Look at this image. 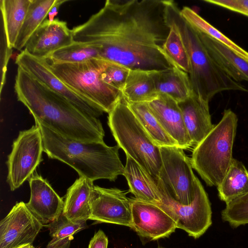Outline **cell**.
<instances>
[{
  "instance_id": "cell-31",
  "label": "cell",
  "mask_w": 248,
  "mask_h": 248,
  "mask_svg": "<svg viewBox=\"0 0 248 248\" xmlns=\"http://www.w3.org/2000/svg\"><path fill=\"white\" fill-rule=\"evenodd\" d=\"M168 21L170 31L163 46V50L176 67L188 74L190 64L185 44L176 26L168 19Z\"/></svg>"
},
{
  "instance_id": "cell-30",
  "label": "cell",
  "mask_w": 248,
  "mask_h": 248,
  "mask_svg": "<svg viewBox=\"0 0 248 248\" xmlns=\"http://www.w3.org/2000/svg\"><path fill=\"white\" fill-rule=\"evenodd\" d=\"M182 17L200 32L224 44L238 55L248 62V52L237 45L221 31L212 26L190 8L180 9Z\"/></svg>"
},
{
  "instance_id": "cell-28",
  "label": "cell",
  "mask_w": 248,
  "mask_h": 248,
  "mask_svg": "<svg viewBox=\"0 0 248 248\" xmlns=\"http://www.w3.org/2000/svg\"><path fill=\"white\" fill-rule=\"evenodd\" d=\"M98 45L75 41L52 53L46 60L50 63H77L100 59Z\"/></svg>"
},
{
  "instance_id": "cell-26",
  "label": "cell",
  "mask_w": 248,
  "mask_h": 248,
  "mask_svg": "<svg viewBox=\"0 0 248 248\" xmlns=\"http://www.w3.org/2000/svg\"><path fill=\"white\" fill-rule=\"evenodd\" d=\"M127 104L145 131L156 145L159 147L178 146L177 142L162 127L147 102Z\"/></svg>"
},
{
  "instance_id": "cell-6",
  "label": "cell",
  "mask_w": 248,
  "mask_h": 248,
  "mask_svg": "<svg viewBox=\"0 0 248 248\" xmlns=\"http://www.w3.org/2000/svg\"><path fill=\"white\" fill-rule=\"evenodd\" d=\"M108 125L126 155L154 178H158L162 164L160 147L145 131L123 96L108 113Z\"/></svg>"
},
{
  "instance_id": "cell-9",
  "label": "cell",
  "mask_w": 248,
  "mask_h": 248,
  "mask_svg": "<svg viewBox=\"0 0 248 248\" xmlns=\"http://www.w3.org/2000/svg\"><path fill=\"white\" fill-rule=\"evenodd\" d=\"M160 150L162 164L158 179L173 200L181 204H190L195 198L197 178L190 158L178 146H162Z\"/></svg>"
},
{
  "instance_id": "cell-33",
  "label": "cell",
  "mask_w": 248,
  "mask_h": 248,
  "mask_svg": "<svg viewBox=\"0 0 248 248\" xmlns=\"http://www.w3.org/2000/svg\"><path fill=\"white\" fill-rule=\"evenodd\" d=\"M130 70L121 64L106 61L100 74L101 79L104 83L122 92Z\"/></svg>"
},
{
  "instance_id": "cell-20",
  "label": "cell",
  "mask_w": 248,
  "mask_h": 248,
  "mask_svg": "<svg viewBox=\"0 0 248 248\" xmlns=\"http://www.w3.org/2000/svg\"><path fill=\"white\" fill-rule=\"evenodd\" d=\"M93 182L79 177L67 190L62 214L68 220L77 222L89 219L94 186Z\"/></svg>"
},
{
  "instance_id": "cell-1",
  "label": "cell",
  "mask_w": 248,
  "mask_h": 248,
  "mask_svg": "<svg viewBox=\"0 0 248 248\" xmlns=\"http://www.w3.org/2000/svg\"><path fill=\"white\" fill-rule=\"evenodd\" d=\"M167 3L107 0L87 21L72 29L74 41L98 45L100 59L131 70L175 66L163 50L170 31Z\"/></svg>"
},
{
  "instance_id": "cell-11",
  "label": "cell",
  "mask_w": 248,
  "mask_h": 248,
  "mask_svg": "<svg viewBox=\"0 0 248 248\" xmlns=\"http://www.w3.org/2000/svg\"><path fill=\"white\" fill-rule=\"evenodd\" d=\"M15 62L18 67L89 115L98 118L103 113L99 107L79 95L61 80L53 72L46 59L32 56L23 49L17 55Z\"/></svg>"
},
{
  "instance_id": "cell-17",
  "label": "cell",
  "mask_w": 248,
  "mask_h": 248,
  "mask_svg": "<svg viewBox=\"0 0 248 248\" xmlns=\"http://www.w3.org/2000/svg\"><path fill=\"white\" fill-rule=\"evenodd\" d=\"M147 103L162 127L179 147L186 149L193 146L177 102L168 95L160 94Z\"/></svg>"
},
{
  "instance_id": "cell-18",
  "label": "cell",
  "mask_w": 248,
  "mask_h": 248,
  "mask_svg": "<svg viewBox=\"0 0 248 248\" xmlns=\"http://www.w3.org/2000/svg\"><path fill=\"white\" fill-rule=\"evenodd\" d=\"M178 103L186 127L195 147L215 126L211 122L209 102L192 93L185 100Z\"/></svg>"
},
{
  "instance_id": "cell-35",
  "label": "cell",
  "mask_w": 248,
  "mask_h": 248,
  "mask_svg": "<svg viewBox=\"0 0 248 248\" xmlns=\"http://www.w3.org/2000/svg\"><path fill=\"white\" fill-rule=\"evenodd\" d=\"M108 237L100 229L90 240L88 248H108Z\"/></svg>"
},
{
  "instance_id": "cell-34",
  "label": "cell",
  "mask_w": 248,
  "mask_h": 248,
  "mask_svg": "<svg viewBox=\"0 0 248 248\" xmlns=\"http://www.w3.org/2000/svg\"><path fill=\"white\" fill-rule=\"evenodd\" d=\"M204 1L248 17V0H205Z\"/></svg>"
},
{
  "instance_id": "cell-23",
  "label": "cell",
  "mask_w": 248,
  "mask_h": 248,
  "mask_svg": "<svg viewBox=\"0 0 248 248\" xmlns=\"http://www.w3.org/2000/svg\"><path fill=\"white\" fill-rule=\"evenodd\" d=\"M154 70H130L122 90L127 103L150 102L158 94L153 77Z\"/></svg>"
},
{
  "instance_id": "cell-29",
  "label": "cell",
  "mask_w": 248,
  "mask_h": 248,
  "mask_svg": "<svg viewBox=\"0 0 248 248\" xmlns=\"http://www.w3.org/2000/svg\"><path fill=\"white\" fill-rule=\"evenodd\" d=\"M46 226L51 238L46 248H70L74 235L85 229L87 224L86 221L72 222L62 213L58 218Z\"/></svg>"
},
{
  "instance_id": "cell-5",
  "label": "cell",
  "mask_w": 248,
  "mask_h": 248,
  "mask_svg": "<svg viewBox=\"0 0 248 248\" xmlns=\"http://www.w3.org/2000/svg\"><path fill=\"white\" fill-rule=\"evenodd\" d=\"M237 121L234 112L225 109L220 122L194 147L190 158L192 168L208 186L217 187L230 168Z\"/></svg>"
},
{
  "instance_id": "cell-37",
  "label": "cell",
  "mask_w": 248,
  "mask_h": 248,
  "mask_svg": "<svg viewBox=\"0 0 248 248\" xmlns=\"http://www.w3.org/2000/svg\"><path fill=\"white\" fill-rule=\"evenodd\" d=\"M17 248H35L32 246V244H26V245L22 246Z\"/></svg>"
},
{
  "instance_id": "cell-2",
  "label": "cell",
  "mask_w": 248,
  "mask_h": 248,
  "mask_svg": "<svg viewBox=\"0 0 248 248\" xmlns=\"http://www.w3.org/2000/svg\"><path fill=\"white\" fill-rule=\"evenodd\" d=\"M14 89L17 100L35 121L64 137L81 141H104L105 132L99 119L82 111L18 67Z\"/></svg>"
},
{
  "instance_id": "cell-3",
  "label": "cell",
  "mask_w": 248,
  "mask_h": 248,
  "mask_svg": "<svg viewBox=\"0 0 248 248\" xmlns=\"http://www.w3.org/2000/svg\"><path fill=\"white\" fill-rule=\"evenodd\" d=\"M43 152L74 169L79 177L93 181L105 179L114 181L124 174V167L119 155L120 147L104 141H81L63 137L37 121Z\"/></svg>"
},
{
  "instance_id": "cell-36",
  "label": "cell",
  "mask_w": 248,
  "mask_h": 248,
  "mask_svg": "<svg viewBox=\"0 0 248 248\" xmlns=\"http://www.w3.org/2000/svg\"><path fill=\"white\" fill-rule=\"evenodd\" d=\"M66 1L67 0H56L55 2L50 8L48 14V19L50 21H53L55 19L54 17L58 14L60 7L62 3Z\"/></svg>"
},
{
  "instance_id": "cell-8",
  "label": "cell",
  "mask_w": 248,
  "mask_h": 248,
  "mask_svg": "<svg viewBox=\"0 0 248 248\" xmlns=\"http://www.w3.org/2000/svg\"><path fill=\"white\" fill-rule=\"evenodd\" d=\"M155 180L160 199L158 206L174 220L177 228L184 230L195 239L204 233L212 224V210L208 195L199 179H196L194 199L188 205L175 202L160 180L158 178Z\"/></svg>"
},
{
  "instance_id": "cell-14",
  "label": "cell",
  "mask_w": 248,
  "mask_h": 248,
  "mask_svg": "<svg viewBox=\"0 0 248 248\" xmlns=\"http://www.w3.org/2000/svg\"><path fill=\"white\" fill-rule=\"evenodd\" d=\"M132 226L137 234L151 240L169 236L177 228L172 217L157 204L130 198Z\"/></svg>"
},
{
  "instance_id": "cell-24",
  "label": "cell",
  "mask_w": 248,
  "mask_h": 248,
  "mask_svg": "<svg viewBox=\"0 0 248 248\" xmlns=\"http://www.w3.org/2000/svg\"><path fill=\"white\" fill-rule=\"evenodd\" d=\"M31 0H0V26L9 48H14Z\"/></svg>"
},
{
  "instance_id": "cell-12",
  "label": "cell",
  "mask_w": 248,
  "mask_h": 248,
  "mask_svg": "<svg viewBox=\"0 0 248 248\" xmlns=\"http://www.w3.org/2000/svg\"><path fill=\"white\" fill-rule=\"evenodd\" d=\"M44 225L23 202H17L0 222V248L32 244Z\"/></svg>"
},
{
  "instance_id": "cell-32",
  "label": "cell",
  "mask_w": 248,
  "mask_h": 248,
  "mask_svg": "<svg viewBox=\"0 0 248 248\" xmlns=\"http://www.w3.org/2000/svg\"><path fill=\"white\" fill-rule=\"evenodd\" d=\"M221 214L233 227L248 224V193L227 203Z\"/></svg>"
},
{
  "instance_id": "cell-16",
  "label": "cell",
  "mask_w": 248,
  "mask_h": 248,
  "mask_svg": "<svg viewBox=\"0 0 248 248\" xmlns=\"http://www.w3.org/2000/svg\"><path fill=\"white\" fill-rule=\"evenodd\" d=\"M30 198L26 205L44 225L54 221L62 213L64 201L48 182L37 173L29 180Z\"/></svg>"
},
{
  "instance_id": "cell-15",
  "label": "cell",
  "mask_w": 248,
  "mask_h": 248,
  "mask_svg": "<svg viewBox=\"0 0 248 248\" xmlns=\"http://www.w3.org/2000/svg\"><path fill=\"white\" fill-rule=\"evenodd\" d=\"M74 42L67 23L56 18L46 19L26 43L24 50L32 56L46 59L52 53Z\"/></svg>"
},
{
  "instance_id": "cell-27",
  "label": "cell",
  "mask_w": 248,
  "mask_h": 248,
  "mask_svg": "<svg viewBox=\"0 0 248 248\" xmlns=\"http://www.w3.org/2000/svg\"><path fill=\"white\" fill-rule=\"evenodd\" d=\"M56 0H31L14 48L21 50L29 39L46 20Z\"/></svg>"
},
{
  "instance_id": "cell-7",
  "label": "cell",
  "mask_w": 248,
  "mask_h": 248,
  "mask_svg": "<svg viewBox=\"0 0 248 248\" xmlns=\"http://www.w3.org/2000/svg\"><path fill=\"white\" fill-rule=\"evenodd\" d=\"M105 62L98 58L77 63H49L55 74L68 87L109 113L123 95L120 90L101 80Z\"/></svg>"
},
{
  "instance_id": "cell-22",
  "label": "cell",
  "mask_w": 248,
  "mask_h": 248,
  "mask_svg": "<svg viewBox=\"0 0 248 248\" xmlns=\"http://www.w3.org/2000/svg\"><path fill=\"white\" fill-rule=\"evenodd\" d=\"M153 77L158 94L168 95L177 103L193 93L188 73L177 67L154 70Z\"/></svg>"
},
{
  "instance_id": "cell-10",
  "label": "cell",
  "mask_w": 248,
  "mask_h": 248,
  "mask_svg": "<svg viewBox=\"0 0 248 248\" xmlns=\"http://www.w3.org/2000/svg\"><path fill=\"white\" fill-rule=\"evenodd\" d=\"M42 135L36 125L19 132L8 156L7 182L11 191L19 188L34 174L42 161Z\"/></svg>"
},
{
  "instance_id": "cell-13",
  "label": "cell",
  "mask_w": 248,
  "mask_h": 248,
  "mask_svg": "<svg viewBox=\"0 0 248 248\" xmlns=\"http://www.w3.org/2000/svg\"><path fill=\"white\" fill-rule=\"evenodd\" d=\"M128 192L94 186L89 219L131 228V204L126 197Z\"/></svg>"
},
{
  "instance_id": "cell-38",
  "label": "cell",
  "mask_w": 248,
  "mask_h": 248,
  "mask_svg": "<svg viewBox=\"0 0 248 248\" xmlns=\"http://www.w3.org/2000/svg\"><path fill=\"white\" fill-rule=\"evenodd\" d=\"M158 248H164L158 247Z\"/></svg>"
},
{
  "instance_id": "cell-19",
  "label": "cell",
  "mask_w": 248,
  "mask_h": 248,
  "mask_svg": "<svg viewBox=\"0 0 248 248\" xmlns=\"http://www.w3.org/2000/svg\"><path fill=\"white\" fill-rule=\"evenodd\" d=\"M198 32L203 44L218 67L234 81L248 82V62L222 43Z\"/></svg>"
},
{
  "instance_id": "cell-4",
  "label": "cell",
  "mask_w": 248,
  "mask_h": 248,
  "mask_svg": "<svg viewBox=\"0 0 248 248\" xmlns=\"http://www.w3.org/2000/svg\"><path fill=\"white\" fill-rule=\"evenodd\" d=\"M167 15L178 29L187 52L190 64L188 74L193 94L209 102L215 94L223 91L248 92L218 67L203 44L198 31L182 17L173 0H168Z\"/></svg>"
},
{
  "instance_id": "cell-25",
  "label": "cell",
  "mask_w": 248,
  "mask_h": 248,
  "mask_svg": "<svg viewBox=\"0 0 248 248\" xmlns=\"http://www.w3.org/2000/svg\"><path fill=\"white\" fill-rule=\"evenodd\" d=\"M217 188L219 199L226 204L248 193V170L244 164L233 158Z\"/></svg>"
},
{
  "instance_id": "cell-21",
  "label": "cell",
  "mask_w": 248,
  "mask_h": 248,
  "mask_svg": "<svg viewBox=\"0 0 248 248\" xmlns=\"http://www.w3.org/2000/svg\"><path fill=\"white\" fill-rule=\"evenodd\" d=\"M123 175L127 180L128 192L140 200L159 205L160 199L155 179L147 173L136 161L126 155Z\"/></svg>"
}]
</instances>
